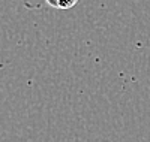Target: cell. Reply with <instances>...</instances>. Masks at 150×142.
<instances>
[{"mask_svg":"<svg viewBox=\"0 0 150 142\" xmlns=\"http://www.w3.org/2000/svg\"><path fill=\"white\" fill-rule=\"evenodd\" d=\"M45 5H48L50 8H54V9H72L75 5H77L80 0H44Z\"/></svg>","mask_w":150,"mask_h":142,"instance_id":"obj_1","label":"cell"},{"mask_svg":"<svg viewBox=\"0 0 150 142\" xmlns=\"http://www.w3.org/2000/svg\"><path fill=\"white\" fill-rule=\"evenodd\" d=\"M23 3V6H26L27 9H38L41 8L42 5H45L44 0H20Z\"/></svg>","mask_w":150,"mask_h":142,"instance_id":"obj_2","label":"cell"}]
</instances>
